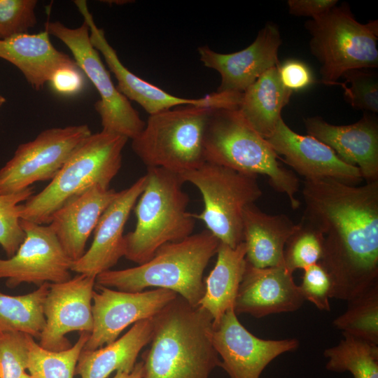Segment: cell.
<instances>
[{
  "label": "cell",
  "mask_w": 378,
  "mask_h": 378,
  "mask_svg": "<svg viewBox=\"0 0 378 378\" xmlns=\"http://www.w3.org/2000/svg\"><path fill=\"white\" fill-rule=\"evenodd\" d=\"M118 192L114 189L95 185L65 203L53 214L49 225L73 262L85 253L90 235Z\"/></svg>",
  "instance_id": "7402d4cb"
},
{
  "label": "cell",
  "mask_w": 378,
  "mask_h": 378,
  "mask_svg": "<svg viewBox=\"0 0 378 378\" xmlns=\"http://www.w3.org/2000/svg\"><path fill=\"white\" fill-rule=\"evenodd\" d=\"M347 302L346 310L333 326L342 334L378 345V284Z\"/></svg>",
  "instance_id": "4dcf8cb0"
},
{
  "label": "cell",
  "mask_w": 378,
  "mask_h": 378,
  "mask_svg": "<svg viewBox=\"0 0 378 378\" xmlns=\"http://www.w3.org/2000/svg\"><path fill=\"white\" fill-rule=\"evenodd\" d=\"M211 341L220 368L230 378H260L273 360L299 346L296 339L274 340L255 336L239 322L234 308L213 326Z\"/></svg>",
  "instance_id": "9a60e30c"
},
{
  "label": "cell",
  "mask_w": 378,
  "mask_h": 378,
  "mask_svg": "<svg viewBox=\"0 0 378 378\" xmlns=\"http://www.w3.org/2000/svg\"><path fill=\"white\" fill-rule=\"evenodd\" d=\"M143 378H209L221 361L212 341L213 318L177 295L155 316Z\"/></svg>",
  "instance_id": "7a4b0ae2"
},
{
  "label": "cell",
  "mask_w": 378,
  "mask_h": 378,
  "mask_svg": "<svg viewBox=\"0 0 378 378\" xmlns=\"http://www.w3.org/2000/svg\"><path fill=\"white\" fill-rule=\"evenodd\" d=\"M50 284L31 293L10 295L0 292V333L21 332L39 340L46 326L44 302Z\"/></svg>",
  "instance_id": "83f0119b"
},
{
  "label": "cell",
  "mask_w": 378,
  "mask_h": 378,
  "mask_svg": "<svg viewBox=\"0 0 378 378\" xmlns=\"http://www.w3.org/2000/svg\"><path fill=\"white\" fill-rule=\"evenodd\" d=\"M49 83L57 92L62 94H74L83 87V72L76 64L62 67L52 76Z\"/></svg>",
  "instance_id": "f35d334b"
},
{
  "label": "cell",
  "mask_w": 378,
  "mask_h": 378,
  "mask_svg": "<svg viewBox=\"0 0 378 378\" xmlns=\"http://www.w3.org/2000/svg\"><path fill=\"white\" fill-rule=\"evenodd\" d=\"M128 139L105 132L91 134L74 151L50 183L21 205L20 218L50 223L53 214L90 187L109 188L119 172Z\"/></svg>",
  "instance_id": "8992f818"
},
{
  "label": "cell",
  "mask_w": 378,
  "mask_h": 378,
  "mask_svg": "<svg viewBox=\"0 0 378 378\" xmlns=\"http://www.w3.org/2000/svg\"><path fill=\"white\" fill-rule=\"evenodd\" d=\"M206 162L237 172L265 176L270 185L287 195L296 209L300 202L295 195L300 181L295 173L285 168L267 140L244 118L237 108H213L204 134Z\"/></svg>",
  "instance_id": "277c9868"
},
{
  "label": "cell",
  "mask_w": 378,
  "mask_h": 378,
  "mask_svg": "<svg viewBox=\"0 0 378 378\" xmlns=\"http://www.w3.org/2000/svg\"><path fill=\"white\" fill-rule=\"evenodd\" d=\"M307 135L331 148L346 163L357 167L366 183L378 181V121L365 112L356 122L335 125L321 117L304 120Z\"/></svg>",
  "instance_id": "ffe728a7"
},
{
  "label": "cell",
  "mask_w": 378,
  "mask_h": 378,
  "mask_svg": "<svg viewBox=\"0 0 378 378\" xmlns=\"http://www.w3.org/2000/svg\"><path fill=\"white\" fill-rule=\"evenodd\" d=\"M220 241L207 230L161 246L147 262L136 267L104 272L96 284L125 292L149 287L172 290L194 307L205 291L204 272Z\"/></svg>",
  "instance_id": "3957f363"
},
{
  "label": "cell",
  "mask_w": 378,
  "mask_h": 378,
  "mask_svg": "<svg viewBox=\"0 0 378 378\" xmlns=\"http://www.w3.org/2000/svg\"><path fill=\"white\" fill-rule=\"evenodd\" d=\"M94 288L93 328L83 350H94L115 341L129 326L153 318L178 295L163 288L125 292L97 284Z\"/></svg>",
  "instance_id": "5bb4252c"
},
{
  "label": "cell",
  "mask_w": 378,
  "mask_h": 378,
  "mask_svg": "<svg viewBox=\"0 0 378 378\" xmlns=\"http://www.w3.org/2000/svg\"><path fill=\"white\" fill-rule=\"evenodd\" d=\"M213 270L204 280L205 291L199 306L213 318L216 326L229 309L234 308L240 283L246 266V246L235 248L220 243Z\"/></svg>",
  "instance_id": "484cf974"
},
{
  "label": "cell",
  "mask_w": 378,
  "mask_h": 378,
  "mask_svg": "<svg viewBox=\"0 0 378 378\" xmlns=\"http://www.w3.org/2000/svg\"><path fill=\"white\" fill-rule=\"evenodd\" d=\"M370 69H357L345 72L344 89L346 101L355 109L368 113L378 112L377 75Z\"/></svg>",
  "instance_id": "836d02e7"
},
{
  "label": "cell",
  "mask_w": 378,
  "mask_h": 378,
  "mask_svg": "<svg viewBox=\"0 0 378 378\" xmlns=\"http://www.w3.org/2000/svg\"><path fill=\"white\" fill-rule=\"evenodd\" d=\"M49 36L44 30L0 39V58L17 66L36 90L43 88L58 69L76 64L52 46Z\"/></svg>",
  "instance_id": "cb8c5ba5"
},
{
  "label": "cell",
  "mask_w": 378,
  "mask_h": 378,
  "mask_svg": "<svg viewBox=\"0 0 378 378\" xmlns=\"http://www.w3.org/2000/svg\"><path fill=\"white\" fill-rule=\"evenodd\" d=\"M45 30L62 41L71 50L74 61L92 83L100 99L94 104L102 130L132 140L144 130L146 122L129 100L114 85L97 50L90 39V29L83 21L77 28H69L59 21H47Z\"/></svg>",
  "instance_id": "30bf717a"
},
{
  "label": "cell",
  "mask_w": 378,
  "mask_h": 378,
  "mask_svg": "<svg viewBox=\"0 0 378 378\" xmlns=\"http://www.w3.org/2000/svg\"><path fill=\"white\" fill-rule=\"evenodd\" d=\"M25 237L15 254L0 258V279L13 288L26 283L38 287L71 278L72 260L63 250L50 225L20 219Z\"/></svg>",
  "instance_id": "4fadbf2b"
},
{
  "label": "cell",
  "mask_w": 378,
  "mask_h": 378,
  "mask_svg": "<svg viewBox=\"0 0 378 378\" xmlns=\"http://www.w3.org/2000/svg\"><path fill=\"white\" fill-rule=\"evenodd\" d=\"M112 378H143V363H136L130 372L118 371Z\"/></svg>",
  "instance_id": "60d3db41"
},
{
  "label": "cell",
  "mask_w": 378,
  "mask_h": 378,
  "mask_svg": "<svg viewBox=\"0 0 378 378\" xmlns=\"http://www.w3.org/2000/svg\"><path fill=\"white\" fill-rule=\"evenodd\" d=\"M28 335L0 333V378H21L27 370Z\"/></svg>",
  "instance_id": "e575fe53"
},
{
  "label": "cell",
  "mask_w": 378,
  "mask_h": 378,
  "mask_svg": "<svg viewBox=\"0 0 378 378\" xmlns=\"http://www.w3.org/2000/svg\"><path fill=\"white\" fill-rule=\"evenodd\" d=\"M304 27L323 84H339L338 79L350 70L378 66V20L358 22L346 3L312 18Z\"/></svg>",
  "instance_id": "ba28073f"
},
{
  "label": "cell",
  "mask_w": 378,
  "mask_h": 378,
  "mask_svg": "<svg viewBox=\"0 0 378 378\" xmlns=\"http://www.w3.org/2000/svg\"><path fill=\"white\" fill-rule=\"evenodd\" d=\"M153 318L137 321L125 334L108 344L94 350L83 349L75 374L80 378H107L114 371H132L140 351L151 340Z\"/></svg>",
  "instance_id": "d4e9b609"
},
{
  "label": "cell",
  "mask_w": 378,
  "mask_h": 378,
  "mask_svg": "<svg viewBox=\"0 0 378 378\" xmlns=\"http://www.w3.org/2000/svg\"><path fill=\"white\" fill-rule=\"evenodd\" d=\"M323 248L322 234L311 223L302 218L284 248V267L293 274L298 269L320 262Z\"/></svg>",
  "instance_id": "1f68e13d"
},
{
  "label": "cell",
  "mask_w": 378,
  "mask_h": 378,
  "mask_svg": "<svg viewBox=\"0 0 378 378\" xmlns=\"http://www.w3.org/2000/svg\"><path fill=\"white\" fill-rule=\"evenodd\" d=\"M337 0H288L287 1L289 13L298 17L321 15L335 6Z\"/></svg>",
  "instance_id": "ab89813d"
},
{
  "label": "cell",
  "mask_w": 378,
  "mask_h": 378,
  "mask_svg": "<svg viewBox=\"0 0 378 378\" xmlns=\"http://www.w3.org/2000/svg\"><path fill=\"white\" fill-rule=\"evenodd\" d=\"M180 176L202 194L204 209L194 214L196 220L221 243L231 248L241 243L244 209L262 195L257 176L208 162Z\"/></svg>",
  "instance_id": "9c48e42d"
},
{
  "label": "cell",
  "mask_w": 378,
  "mask_h": 378,
  "mask_svg": "<svg viewBox=\"0 0 378 378\" xmlns=\"http://www.w3.org/2000/svg\"><path fill=\"white\" fill-rule=\"evenodd\" d=\"M278 66L262 74L243 93L238 108L246 122L263 138L270 136L289 103L293 92L282 84Z\"/></svg>",
  "instance_id": "4316f807"
},
{
  "label": "cell",
  "mask_w": 378,
  "mask_h": 378,
  "mask_svg": "<svg viewBox=\"0 0 378 378\" xmlns=\"http://www.w3.org/2000/svg\"><path fill=\"white\" fill-rule=\"evenodd\" d=\"M303 271L299 288L304 300L309 301L320 310L330 311L332 284L329 274L319 262Z\"/></svg>",
  "instance_id": "8d00e7d4"
},
{
  "label": "cell",
  "mask_w": 378,
  "mask_h": 378,
  "mask_svg": "<svg viewBox=\"0 0 378 378\" xmlns=\"http://www.w3.org/2000/svg\"><path fill=\"white\" fill-rule=\"evenodd\" d=\"M282 40L278 26L268 22L253 42L232 53H219L207 46L198 48L200 60L220 75L217 92L244 93L262 74L280 64L278 52Z\"/></svg>",
  "instance_id": "e0dca14e"
},
{
  "label": "cell",
  "mask_w": 378,
  "mask_h": 378,
  "mask_svg": "<svg viewBox=\"0 0 378 378\" xmlns=\"http://www.w3.org/2000/svg\"><path fill=\"white\" fill-rule=\"evenodd\" d=\"M214 108L186 105L150 115L132 148L147 167L178 174L195 169L206 160L204 134Z\"/></svg>",
  "instance_id": "52a82bcc"
},
{
  "label": "cell",
  "mask_w": 378,
  "mask_h": 378,
  "mask_svg": "<svg viewBox=\"0 0 378 378\" xmlns=\"http://www.w3.org/2000/svg\"><path fill=\"white\" fill-rule=\"evenodd\" d=\"M146 184L135 206V228L124 235V257L143 264L161 246L193 234L196 218L188 211V195L180 174L147 168Z\"/></svg>",
  "instance_id": "5b68a950"
},
{
  "label": "cell",
  "mask_w": 378,
  "mask_h": 378,
  "mask_svg": "<svg viewBox=\"0 0 378 378\" xmlns=\"http://www.w3.org/2000/svg\"><path fill=\"white\" fill-rule=\"evenodd\" d=\"M326 368L336 372H350L354 378H378V345L343 334V339L326 349Z\"/></svg>",
  "instance_id": "f1b7e54d"
},
{
  "label": "cell",
  "mask_w": 378,
  "mask_h": 378,
  "mask_svg": "<svg viewBox=\"0 0 378 378\" xmlns=\"http://www.w3.org/2000/svg\"><path fill=\"white\" fill-rule=\"evenodd\" d=\"M282 161L304 180L332 178L355 186L363 180L360 169L344 162L326 144L291 130L281 118L265 139Z\"/></svg>",
  "instance_id": "ac0fdd59"
},
{
  "label": "cell",
  "mask_w": 378,
  "mask_h": 378,
  "mask_svg": "<svg viewBox=\"0 0 378 378\" xmlns=\"http://www.w3.org/2000/svg\"><path fill=\"white\" fill-rule=\"evenodd\" d=\"M6 102V99L0 95V106H1L4 103Z\"/></svg>",
  "instance_id": "b9f144b4"
},
{
  "label": "cell",
  "mask_w": 378,
  "mask_h": 378,
  "mask_svg": "<svg viewBox=\"0 0 378 378\" xmlns=\"http://www.w3.org/2000/svg\"><path fill=\"white\" fill-rule=\"evenodd\" d=\"M277 69L282 84L293 92L306 90L315 83L311 69L300 60L287 59Z\"/></svg>",
  "instance_id": "74e56055"
},
{
  "label": "cell",
  "mask_w": 378,
  "mask_h": 378,
  "mask_svg": "<svg viewBox=\"0 0 378 378\" xmlns=\"http://www.w3.org/2000/svg\"><path fill=\"white\" fill-rule=\"evenodd\" d=\"M146 184L145 174L118 192L100 216L90 247L80 258L72 262L71 272L96 278L111 270L124 257L125 225Z\"/></svg>",
  "instance_id": "d6986e66"
},
{
  "label": "cell",
  "mask_w": 378,
  "mask_h": 378,
  "mask_svg": "<svg viewBox=\"0 0 378 378\" xmlns=\"http://www.w3.org/2000/svg\"><path fill=\"white\" fill-rule=\"evenodd\" d=\"M21 378H32L28 372H24Z\"/></svg>",
  "instance_id": "7bdbcfd3"
},
{
  "label": "cell",
  "mask_w": 378,
  "mask_h": 378,
  "mask_svg": "<svg viewBox=\"0 0 378 378\" xmlns=\"http://www.w3.org/2000/svg\"><path fill=\"white\" fill-rule=\"evenodd\" d=\"M74 4L90 29V39L99 50L118 80L117 89L127 99L138 103L149 115L181 105L208 106L214 108H237L241 94L236 92H216L199 99L174 96L148 81L141 79L126 68L119 59L115 50L108 42L103 29L94 22L85 0Z\"/></svg>",
  "instance_id": "7c38bea8"
},
{
  "label": "cell",
  "mask_w": 378,
  "mask_h": 378,
  "mask_svg": "<svg viewBox=\"0 0 378 378\" xmlns=\"http://www.w3.org/2000/svg\"><path fill=\"white\" fill-rule=\"evenodd\" d=\"M304 302L293 274L285 267L257 268L246 262L234 310L237 315L247 314L260 318L295 312Z\"/></svg>",
  "instance_id": "44dd1931"
},
{
  "label": "cell",
  "mask_w": 378,
  "mask_h": 378,
  "mask_svg": "<svg viewBox=\"0 0 378 378\" xmlns=\"http://www.w3.org/2000/svg\"><path fill=\"white\" fill-rule=\"evenodd\" d=\"M34 192L31 186L18 192L0 195V245L8 258L15 254L24 239L20 225L21 205Z\"/></svg>",
  "instance_id": "d6a6232c"
},
{
  "label": "cell",
  "mask_w": 378,
  "mask_h": 378,
  "mask_svg": "<svg viewBox=\"0 0 378 378\" xmlns=\"http://www.w3.org/2000/svg\"><path fill=\"white\" fill-rule=\"evenodd\" d=\"M92 132L87 125L47 129L21 144L0 169V195L27 189L52 180L77 147Z\"/></svg>",
  "instance_id": "8fae6325"
},
{
  "label": "cell",
  "mask_w": 378,
  "mask_h": 378,
  "mask_svg": "<svg viewBox=\"0 0 378 378\" xmlns=\"http://www.w3.org/2000/svg\"><path fill=\"white\" fill-rule=\"evenodd\" d=\"M95 284V277L80 274L66 281L50 284L44 302L46 326L38 343L41 347L63 351L71 346L66 337L69 332L91 333Z\"/></svg>",
  "instance_id": "2e32d148"
},
{
  "label": "cell",
  "mask_w": 378,
  "mask_h": 378,
  "mask_svg": "<svg viewBox=\"0 0 378 378\" xmlns=\"http://www.w3.org/2000/svg\"><path fill=\"white\" fill-rule=\"evenodd\" d=\"M90 333L80 332L76 342L67 349L52 351L28 338V373L32 378H74L76 365Z\"/></svg>",
  "instance_id": "f546056e"
},
{
  "label": "cell",
  "mask_w": 378,
  "mask_h": 378,
  "mask_svg": "<svg viewBox=\"0 0 378 378\" xmlns=\"http://www.w3.org/2000/svg\"><path fill=\"white\" fill-rule=\"evenodd\" d=\"M302 196V218L323 235L319 263L331 279V298L349 301L377 284L378 181L304 180Z\"/></svg>",
  "instance_id": "6da1fadb"
},
{
  "label": "cell",
  "mask_w": 378,
  "mask_h": 378,
  "mask_svg": "<svg viewBox=\"0 0 378 378\" xmlns=\"http://www.w3.org/2000/svg\"><path fill=\"white\" fill-rule=\"evenodd\" d=\"M36 0H0V39L27 34L36 22Z\"/></svg>",
  "instance_id": "d590c367"
},
{
  "label": "cell",
  "mask_w": 378,
  "mask_h": 378,
  "mask_svg": "<svg viewBox=\"0 0 378 378\" xmlns=\"http://www.w3.org/2000/svg\"><path fill=\"white\" fill-rule=\"evenodd\" d=\"M297 224L285 214L270 215L255 204L243 213L246 262L257 268L284 267L285 246Z\"/></svg>",
  "instance_id": "603a6c76"
}]
</instances>
